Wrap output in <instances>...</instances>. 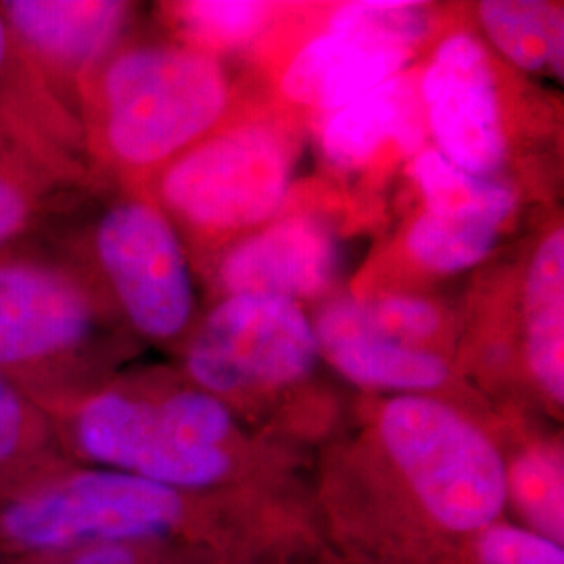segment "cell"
Masks as SVG:
<instances>
[{
	"label": "cell",
	"mask_w": 564,
	"mask_h": 564,
	"mask_svg": "<svg viewBox=\"0 0 564 564\" xmlns=\"http://www.w3.org/2000/svg\"><path fill=\"white\" fill-rule=\"evenodd\" d=\"M0 13L44 84L78 120L86 82L132 34L139 4L123 0H0Z\"/></svg>",
	"instance_id": "11"
},
{
	"label": "cell",
	"mask_w": 564,
	"mask_h": 564,
	"mask_svg": "<svg viewBox=\"0 0 564 564\" xmlns=\"http://www.w3.org/2000/svg\"><path fill=\"white\" fill-rule=\"evenodd\" d=\"M426 139L419 76L412 69L326 113L318 132L324 162L341 172L372 165L389 147L410 160L429 144Z\"/></svg>",
	"instance_id": "16"
},
{
	"label": "cell",
	"mask_w": 564,
	"mask_h": 564,
	"mask_svg": "<svg viewBox=\"0 0 564 564\" xmlns=\"http://www.w3.org/2000/svg\"><path fill=\"white\" fill-rule=\"evenodd\" d=\"M321 360L379 395H433L479 412L449 356L391 339L364 318L358 297H335L314 314ZM485 416V414H484Z\"/></svg>",
	"instance_id": "13"
},
{
	"label": "cell",
	"mask_w": 564,
	"mask_h": 564,
	"mask_svg": "<svg viewBox=\"0 0 564 564\" xmlns=\"http://www.w3.org/2000/svg\"><path fill=\"white\" fill-rule=\"evenodd\" d=\"M316 538L310 494L197 491L76 463L0 481V556L182 540L281 558Z\"/></svg>",
	"instance_id": "2"
},
{
	"label": "cell",
	"mask_w": 564,
	"mask_h": 564,
	"mask_svg": "<svg viewBox=\"0 0 564 564\" xmlns=\"http://www.w3.org/2000/svg\"><path fill=\"white\" fill-rule=\"evenodd\" d=\"M139 345L80 263L46 235L0 251V377L32 402L97 389Z\"/></svg>",
	"instance_id": "5"
},
{
	"label": "cell",
	"mask_w": 564,
	"mask_h": 564,
	"mask_svg": "<svg viewBox=\"0 0 564 564\" xmlns=\"http://www.w3.org/2000/svg\"><path fill=\"white\" fill-rule=\"evenodd\" d=\"M291 556H247L182 540H128L0 556V564H286Z\"/></svg>",
	"instance_id": "21"
},
{
	"label": "cell",
	"mask_w": 564,
	"mask_h": 564,
	"mask_svg": "<svg viewBox=\"0 0 564 564\" xmlns=\"http://www.w3.org/2000/svg\"><path fill=\"white\" fill-rule=\"evenodd\" d=\"M0 153L65 191L111 188L95 174L80 121L44 84L0 13Z\"/></svg>",
	"instance_id": "12"
},
{
	"label": "cell",
	"mask_w": 564,
	"mask_h": 564,
	"mask_svg": "<svg viewBox=\"0 0 564 564\" xmlns=\"http://www.w3.org/2000/svg\"><path fill=\"white\" fill-rule=\"evenodd\" d=\"M498 435V433H496ZM505 454L506 514L524 529L564 545L563 442L554 435L500 437Z\"/></svg>",
	"instance_id": "18"
},
{
	"label": "cell",
	"mask_w": 564,
	"mask_h": 564,
	"mask_svg": "<svg viewBox=\"0 0 564 564\" xmlns=\"http://www.w3.org/2000/svg\"><path fill=\"white\" fill-rule=\"evenodd\" d=\"M485 39L517 69L563 82V4L544 0H485L477 4Z\"/></svg>",
	"instance_id": "19"
},
{
	"label": "cell",
	"mask_w": 564,
	"mask_h": 564,
	"mask_svg": "<svg viewBox=\"0 0 564 564\" xmlns=\"http://www.w3.org/2000/svg\"><path fill=\"white\" fill-rule=\"evenodd\" d=\"M178 370L239 419L302 391L321 364L303 305L256 293L223 295L176 351Z\"/></svg>",
	"instance_id": "8"
},
{
	"label": "cell",
	"mask_w": 564,
	"mask_h": 564,
	"mask_svg": "<svg viewBox=\"0 0 564 564\" xmlns=\"http://www.w3.org/2000/svg\"><path fill=\"white\" fill-rule=\"evenodd\" d=\"M435 28L433 9L410 0H351L303 42L279 88L293 107L330 113L410 69Z\"/></svg>",
	"instance_id": "9"
},
{
	"label": "cell",
	"mask_w": 564,
	"mask_h": 564,
	"mask_svg": "<svg viewBox=\"0 0 564 564\" xmlns=\"http://www.w3.org/2000/svg\"><path fill=\"white\" fill-rule=\"evenodd\" d=\"M364 318L391 339L445 354L440 347L447 333L444 307L416 293H383L358 297ZM447 356V354H445Z\"/></svg>",
	"instance_id": "24"
},
{
	"label": "cell",
	"mask_w": 564,
	"mask_h": 564,
	"mask_svg": "<svg viewBox=\"0 0 564 564\" xmlns=\"http://www.w3.org/2000/svg\"><path fill=\"white\" fill-rule=\"evenodd\" d=\"M158 13L167 36L223 59L260 41L276 7L260 0H182L163 2Z\"/></svg>",
	"instance_id": "20"
},
{
	"label": "cell",
	"mask_w": 564,
	"mask_h": 564,
	"mask_svg": "<svg viewBox=\"0 0 564 564\" xmlns=\"http://www.w3.org/2000/svg\"><path fill=\"white\" fill-rule=\"evenodd\" d=\"M67 463L41 405L0 377V481Z\"/></svg>",
	"instance_id": "22"
},
{
	"label": "cell",
	"mask_w": 564,
	"mask_h": 564,
	"mask_svg": "<svg viewBox=\"0 0 564 564\" xmlns=\"http://www.w3.org/2000/svg\"><path fill=\"white\" fill-rule=\"evenodd\" d=\"M341 262V242L333 226L312 214H281L218 249L212 281L220 297L256 293L302 305L333 291Z\"/></svg>",
	"instance_id": "14"
},
{
	"label": "cell",
	"mask_w": 564,
	"mask_h": 564,
	"mask_svg": "<svg viewBox=\"0 0 564 564\" xmlns=\"http://www.w3.org/2000/svg\"><path fill=\"white\" fill-rule=\"evenodd\" d=\"M95 193L65 191L0 153V251L41 235L72 203Z\"/></svg>",
	"instance_id": "23"
},
{
	"label": "cell",
	"mask_w": 564,
	"mask_h": 564,
	"mask_svg": "<svg viewBox=\"0 0 564 564\" xmlns=\"http://www.w3.org/2000/svg\"><path fill=\"white\" fill-rule=\"evenodd\" d=\"M109 193L93 207L82 197L42 235L80 263L137 341L176 354L199 318L188 251L144 193Z\"/></svg>",
	"instance_id": "6"
},
{
	"label": "cell",
	"mask_w": 564,
	"mask_h": 564,
	"mask_svg": "<svg viewBox=\"0 0 564 564\" xmlns=\"http://www.w3.org/2000/svg\"><path fill=\"white\" fill-rule=\"evenodd\" d=\"M517 212V199L498 184L442 182L421 195V212L405 228V253L435 276L473 270L494 253Z\"/></svg>",
	"instance_id": "15"
},
{
	"label": "cell",
	"mask_w": 564,
	"mask_h": 564,
	"mask_svg": "<svg viewBox=\"0 0 564 564\" xmlns=\"http://www.w3.org/2000/svg\"><path fill=\"white\" fill-rule=\"evenodd\" d=\"M295 174L289 132L265 118L228 120L142 186L178 230L191 262L279 218Z\"/></svg>",
	"instance_id": "7"
},
{
	"label": "cell",
	"mask_w": 564,
	"mask_h": 564,
	"mask_svg": "<svg viewBox=\"0 0 564 564\" xmlns=\"http://www.w3.org/2000/svg\"><path fill=\"white\" fill-rule=\"evenodd\" d=\"M323 544L345 564H454L506 514L496 426L433 395H377L310 489Z\"/></svg>",
	"instance_id": "1"
},
{
	"label": "cell",
	"mask_w": 564,
	"mask_h": 564,
	"mask_svg": "<svg viewBox=\"0 0 564 564\" xmlns=\"http://www.w3.org/2000/svg\"><path fill=\"white\" fill-rule=\"evenodd\" d=\"M426 137L447 162L470 174L505 178L510 130L494 57L470 32L437 42L419 74Z\"/></svg>",
	"instance_id": "10"
},
{
	"label": "cell",
	"mask_w": 564,
	"mask_h": 564,
	"mask_svg": "<svg viewBox=\"0 0 564 564\" xmlns=\"http://www.w3.org/2000/svg\"><path fill=\"white\" fill-rule=\"evenodd\" d=\"M454 564H564V545L505 517L468 538Z\"/></svg>",
	"instance_id": "25"
},
{
	"label": "cell",
	"mask_w": 564,
	"mask_h": 564,
	"mask_svg": "<svg viewBox=\"0 0 564 564\" xmlns=\"http://www.w3.org/2000/svg\"><path fill=\"white\" fill-rule=\"evenodd\" d=\"M235 88L224 61L172 36L134 32L82 90L84 144L105 184L142 191L163 165L230 120Z\"/></svg>",
	"instance_id": "4"
},
{
	"label": "cell",
	"mask_w": 564,
	"mask_h": 564,
	"mask_svg": "<svg viewBox=\"0 0 564 564\" xmlns=\"http://www.w3.org/2000/svg\"><path fill=\"white\" fill-rule=\"evenodd\" d=\"M41 408L72 463L197 491L310 494L286 445L253 435L178 368L120 370L88 393Z\"/></svg>",
	"instance_id": "3"
},
{
	"label": "cell",
	"mask_w": 564,
	"mask_h": 564,
	"mask_svg": "<svg viewBox=\"0 0 564 564\" xmlns=\"http://www.w3.org/2000/svg\"><path fill=\"white\" fill-rule=\"evenodd\" d=\"M521 366L547 414L564 405V228L554 224L529 253L521 284Z\"/></svg>",
	"instance_id": "17"
}]
</instances>
